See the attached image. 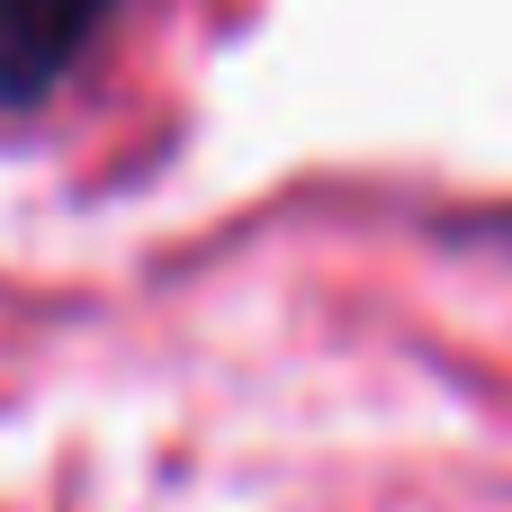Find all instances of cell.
Listing matches in <instances>:
<instances>
[{"label":"cell","mask_w":512,"mask_h":512,"mask_svg":"<svg viewBox=\"0 0 512 512\" xmlns=\"http://www.w3.org/2000/svg\"><path fill=\"white\" fill-rule=\"evenodd\" d=\"M108 9L117 0H0V108L45 99L90 54V36L108 27Z\"/></svg>","instance_id":"1"}]
</instances>
